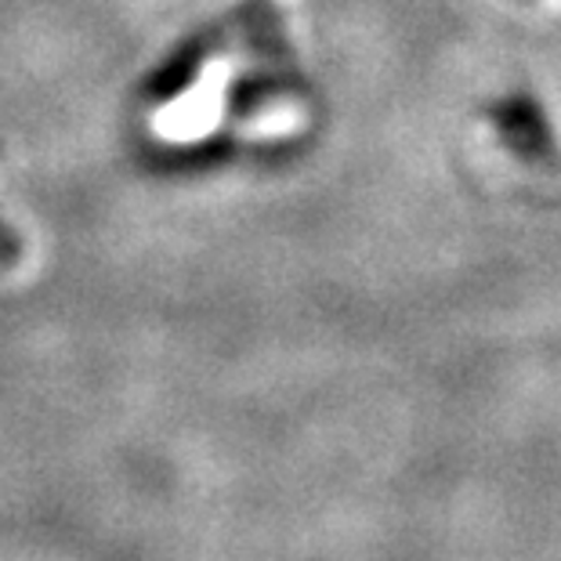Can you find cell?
Instances as JSON below:
<instances>
[{
    "instance_id": "obj_1",
    "label": "cell",
    "mask_w": 561,
    "mask_h": 561,
    "mask_svg": "<svg viewBox=\"0 0 561 561\" xmlns=\"http://www.w3.org/2000/svg\"><path fill=\"white\" fill-rule=\"evenodd\" d=\"M214 47H218V33H196V37H188L185 44H178L171 51V58L149 73L146 91H141V94H146L149 102H157V105L178 99L185 88H193V83H196V77L203 73V66H207Z\"/></svg>"
},
{
    "instance_id": "obj_2",
    "label": "cell",
    "mask_w": 561,
    "mask_h": 561,
    "mask_svg": "<svg viewBox=\"0 0 561 561\" xmlns=\"http://www.w3.org/2000/svg\"><path fill=\"white\" fill-rule=\"evenodd\" d=\"M247 33L261 55H279L283 51V37L276 30V15H272L268 0H250V19H247Z\"/></svg>"
},
{
    "instance_id": "obj_3",
    "label": "cell",
    "mask_w": 561,
    "mask_h": 561,
    "mask_svg": "<svg viewBox=\"0 0 561 561\" xmlns=\"http://www.w3.org/2000/svg\"><path fill=\"white\" fill-rule=\"evenodd\" d=\"M22 257H26V240H22V236L0 218V272L19 268Z\"/></svg>"
}]
</instances>
